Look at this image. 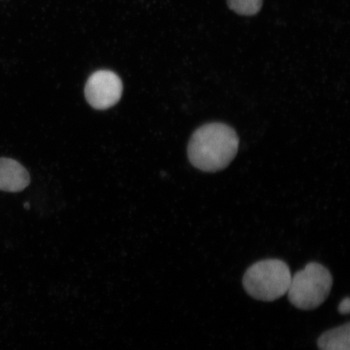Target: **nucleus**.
<instances>
[{
    "label": "nucleus",
    "instance_id": "f257e3e1",
    "mask_svg": "<svg viewBox=\"0 0 350 350\" xmlns=\"http://www.w3.org/2000/svg\"><path fill=\"white\" fill-rule=\"evenodd\" d=\"M239 139L236 131L221 122H211L197 129L188 144V159L197 169L216 172L234 159Z\"/></svg>",
    "mask_w": 350,
    "mask_h": 350
},
{
    "label": "nucleus",
    "instance_id": "f03ea898",
    "mask_svg": "<svg viewBox=\"0 0 350 350\" xmlns=\"http://www.w3.org/2000/svg\"><path fill=\"white\" fill-rule=\"evenodd\" d=\"M291 278L290 267L286 262L262 260L249 267L243 275V284L253 299L273 301L286 294Z\"/></svg>",
    "mask_w": 350,
    "mask_h": 350
},
{
    "label": "nucleus",
    "instance_id": "7ed1b4c3",
    "mask_svg": "<svg viewBox=\"0 0 350 350\" xmlns=\"http://www.w3.org/2000/svg\"><path fill=\"white\" fill-rule=\"evenodd\" d=\"M332 284L330 271L319 262H310L291 278L288 301L299 310L317 309L329 296Z\"/></svg>",
    "mask_w": 350,
    "mask_h": 350
},
{
    "label": "nucleus",
    "instance_id": "20e7f679",
    "mask_svg": "<svg viewBox=\"0 0 350 350\" xmlns=\"http://www.w3.org/2000/svg\"><path fill=\"white\" fill-rule=\"evenodd\" d=\"M122 94L121 79L109 70H100L92 74L86 82L87 102L96 109H107L115 106Z\"/></svg>",
    "mask_w": 350,
    "mask_h": 350
},
{
    "label": "nucleus",
    "instance_id": "39448f33",
    "mask_svg": "<svg viewBox=\"0 0 350 350\" xmlns=\"http://www.w3.org/2000/svg\"><path fill=\"white\" fill-rule=\"evenodd\" d=\"M29 174L18 161L0 157V191L20 192L29 185Z\"/></svg>",
    "mask_w": 350,
    "mask_h": 350
},
{
    "label": "nucleus",
    "instance_id": "423d86ee",
    "mask_svg": "<svg viewBox=\"0 0 350 350\" xmlns=\"http://www.w3.org/2000/svg\"><path fill=\"white\" fill-rule=\"evenodd\" d=\"M317 345L321 350H350V323L323 332Z\"/></svg>",
    "mask_w": 350,
    "mask_h": 350
},
{
    "label": "nucleus",
    "instance_id": "0eeeda50",
    "mask_svg": "<svg viewBox=\"0 0 350 350\" xmlns=\"http://www.w3.org/2000/svg\"><path fill=\"white\" fill-rule=\"evenodd\" d=\"M232 11L240 16H255L261 10L262 0H226Z\"/></svg>",
    "mask_w": 350,
    "mask_h": 350
},
{
    "label": "nucleus",
    "instance_id": "6e6552de",
    "mask_svg": "<svg viewBox=\"0 0 350 350\" xmlns=\"http://www.w3.org/2000/svg\"><path fill=\"white\" fill-rule=\"evenodd\" d=\"M350 310V300L349 297H345V299L340 301L338 306V312L342 314H348Z\"/></svg>",
    "mask_w": 350,
    "mask_h": 350
}]
</instances>
